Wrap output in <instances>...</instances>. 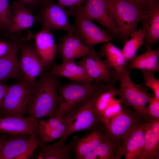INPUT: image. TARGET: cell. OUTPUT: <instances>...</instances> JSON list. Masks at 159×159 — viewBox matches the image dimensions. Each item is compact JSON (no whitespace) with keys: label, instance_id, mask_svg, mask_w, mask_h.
<instances>
[{"label":"cell","instance_id":"4316f807","mask_svg":"<svg viewBox=\"0 0 159 159\" xmlns=\"http://www.w3.org/2000/svg\"><path fill=\"white\" fill-rule=\"evenodd\" d=\"M117 149L109 140L106 139L83 159H120Z\"/></svg>","mask_w":159,"mask_h":159},{"label":"cell","instance_id":"52a82bcc","mask_svg":"<svg viewBox=\"0 0 159 159\" xmlns=\"http://www.w3.org/2000/svg\"><path fill=\"white\" fill-rule=\"evenodd\" d=\"M121 105L122 109L118 114L108 122L102 124L105 136L117 149L124 137L136 127L146 122L130 107L123 104Z\"/></svg>","mask_w":159,"mask_h":159},{"label":"cell","instance_id":"d6986e66","mask_svg":"<svg viewBox=\"0 0 159 159\" xmlns=\"http://www.w3.org/2000/svg\"><path fill=\"white\" fill-rule=\"evenodd\" d=\"M35 46L43 70L49 67L57 56V44L50 31L42 30L34 35Z\"/></svg>","mask_w":159,"mask_h":159},{"label":"cell","instance_id":"f1b7e54d","mask_svg":"<svg viewBox=\"0 0 159 159\" xmlns=\"http://www.w3.org/2000/svg\"><path fill=\"white\" fill-rule=\"evenodd\" d=\"M66 129L65 123L56 128H47L38 125L39 136L42 141L50 142L64 135Z\"/></svg>","mask_w":159,"mask_h":159},{"label":"cell","instance_id":"9a60e30c","mask_svg":"<svg viewBox=\"0 0 159 159\" xmlns=\"http://www.w3.org/2000/svg\"><path fill=\"white\" fill-rule=\"evenodd\" d=\"M7 52L0 57V82L14 79L18 80L22 79L18 64V56L21 44L28 40L30 35L14 37Z\"/></svg>","mask_w":159,"mask_h":159},{"label":"cell","instance_id":"d6a6232c","mask_svg":"<svg viewBox=\"0 0 159 159\" xmlns=\"http://www.w3.org/2000/svg\"><path fill=\"white\" fill-rule=\"evenodd\" d=\"M38 125L47 128H56L64 123L63 117H49L46 120H37Z\"/></svg>","mask_w":159,"mask_h":159},{"label":"cell","instance_id":"4dcf8cb0","mask_svg":"<svg viewBox=\"0 0 159 159\" xmlns=\"http://www.w3.org/2000/svg\"><path fill=\"white\" fill-rule=\"evenodd\" d=\"M141 71L145 87L153 91L154 97L159 99V80L155 77V72L148 70Z\"/></svg>","mask_w":159,"mask_h":159},{"label":"cell","instance_id":"ffe728a7","mask_svg":"<svg viewBox=\"0 0 159 159\" xmlns=\"http://www.w3.org/2000/svg\"><path fill=\"white\" fill-rule=\"evenodd\" d=\"M11 23L6 37L19 33L32 26L35 21L34 15L22 3L14 1L11 4Z\"/></svg>","mask_w":159,"mask_h":159},{"label":"cell","instance_id":"8992f818","mask_svg":"<svg viewBox=\"0 0 159 159\" xmlns=\"http://www.w3.org/2000/svg\"><path fill=\"white\" fill-rule=\"evenodd\" d=\"M80 7L66 10L68 16H73L75 19L72 25V34L91 49H94V46L96 44L110 41L115 39L107 31L96 25L86 16Z\"/></svg>","mask_w":159,"mask_h":159},{"label":"cell","instance_id":"f35d334b","mask_svg":"<svg viewBox=\"0 0 159 159\" xmlns=\"http://www.w3.org/2000/svg\"><path fill=\"white\" fill-rule=\"evenodd\" d=\"M5 37H6L5 36V32L0 25V38L3 39Z\"/></svg>","mask_w":159,"mask_h":159},{"label":"cell","instance_id":"603a6c76","mask_svg":"<svg viewBox=\"0 0 159 159\" xmlns=\"http://www.w3.org/2000/svg\"><path fill=\"white\" fill-rule=\"evenodd\" d=\"M50 70L54 74L63 77L72 81L82 84L93 82L88 76L84 69L74 61L62 62L61 64H52Z\"/></svg>","mask_w":159,"mask_h":159},{"label":"cell","instance_id":"30bf717a","mask_svg":"<svg viewBox=\"0 0 159 159\" xmlns=\"http://www.w3.org/2000/svg\"><path fill=\"white\" fill-rule=\"evenodd\" d=\"M43 142L37 134L10 135L0 151V159H27Z\"/></svg>","mask_w":159,"mask_h":159},{"label":"cell","instance_id":"ba28073f","mask_svg":"<svg viewBox=\"0 0 159 159\" xmlns=\"http://www.w3.org/2000/svg\"><path fill=\"white\" fill-rule=\"evenodd\" d=\"M33 85L22 79L14 84L8 85L1 110L2 117L24 116L32 92Z\"/></svg>","mask_w":159,"mask_h":159},{"label":"cell","instance_id":"836d02e7","mask_svg":"<svg viewBox=\"0 0 159 159\" xmlns=\"http://www.w3.org/2000/svg\"><path fill=\"white\" fill-rule=\"evenodd\" d=\"M46 0H14L24 4L34 14Z\"/></svg>","mask_w":159,"mask_h":159},{"label":"cell","instance_id":"d590c367","mask_svg":"<svg viewBox=\"0 0 159 159\" xmlns=\"http://www.w3.org/2000/svg\"><path fill=\"white\" fill-rule=\"evenodd\" d=\"M9 40H0V57L5 54L9 48L12 39Z\"/></svg>","mask_w":159,"mask_h":159},{"label":"cell","instance_id":"8fae6325","mask_svg":"<svg viewBox=\"0 0 159 159\" xmlns=\"http://www.w3.org/2000/svg\"><path fill=\"white\" fill-rule=\"evenodd\" d=\"M140 29L144 35L145 48H152L159 41V0H148L145 3Z\"/></svg>","mask_w":159,"mask_h":159},{"label":"cell","instance_id":"ac0fdd59","mask_svg":"<svg viewBox=\"0 0 159 159\" xmlns=\"http://www.w3.org/2000/svg\"><path fill=\"white\" fill-rule=\"evenodd\" d=\"M56 44L57 53L60 55L62 62L74 61L95 50L85 45L74 35L69 34L59 38Z\"/></svg>","mask_w":159,"mask_h":159},{"label":"cell","instance_id":"3957f363","mask_svg":"<svg viewBox=\"0 0 159 159\" xmlns=\"http://www.w3.org/2000/svg\"><path fill=\"white\" fill-rule=\"evenodd\" d=\"M108 6L119 31V39L124 43L137 29L145 3L132 0H107Z\"/></svg>","mask_w":159,"mask_h":159},{"label":"cell","instance_id":"5bb4252c","mask_svg":"<svg viewBox=\"0 0 159 159\" xmlns=\"http://www.w3.org/2000/svg\"><path fill=\"white\" fill-rule=\"evenodd\" d=\"M80 8L88 18L97 22L115 38L119 39V31L107 0H86Z\"/></svg>","mask_w":159,"mask_h":159},{"label":"cell","instance_id":"60d3db41","mask_svg":"<svg viewBox=\"0 0 159 159\" xmlns=\"http://www.w3.org/2000/svg\"><path fill=\"white\" fill-rule=\"evenodd\" d=\"M2 117L1 115V112H0V117Z\"/></svg>","mask_w":159,"mask_h":159},{"label":"cell","instance_id":"277c9868","mask_svg":"<svg viewBox=\"0 0 159 159\" xmlns=\"http://www.w3.org/2000/svg\"><path fill=\"white\" fill-rule=\"evenodd\" d=\"M131 72L126 67L120 73H117L119 82L118 99L121 104L132 108L145 122L149 121L147 115V105L150 96L148 93L149 89L135 83L130 77Z\"/></svg>","mask_w":159,"mask_h":159},{"label":"cell","instance_id":"7402d4cb","mask_svg":"<svg viewBox=\"0 0 159 159\" xmlns=\"http://www.w3.org/2000/svg\"><path fill=\"white\" fill-rule=\"evenodd\" d=\"M92 130L83 137L79 138L77 137L74 150L75 159H83L87 155L107 139L103 133L102 124Z\"/></svg>","mask_w":159,"mask_h":159},{"label":"cell","instance_id":"cb8c5ba5","mask_svg":"<svg viewBox=\"0 0 159 159\" xmlns=\"http://www.w3.org/2000/svg\"><path fill=\"white\" fill-rule=\"evenodd\" d=\"M143 53L136 54L127 62V68L129 70L138 69L159 72V48H147Z\"/></svg>","mask_w":159,"mask_h":159},{"label":"cell","instance_id":"f546056e","mask_svg":"<svg viewBox=\"0 0 159 159\" xmlns=\"http://www.w3.org/2000/svg\"><path fill=\"white\" fill-rule=\"evenodd\" d=\"M11 4L9 0H0V25L6 32L10 28L11 23Z\"/></svg>","mask_w":159,"mask_h":159},{"label":"cell","instance_id":"2e32d148","mask_svg":"<svg viewBox=\"0 0 159 159\" xmlns=\"http://www.w3.org/2000/svg\"><path fill=\"white\" fill-rule=\"evenodd\" d=\"M145 122L136 127L121 140L117 150L120 159L123 155L125 159H138L141 154L144 145Z\"/></svg>","mask_w":159,"mask_h":159},{"label":"cell","instance_id":"ab89813d","mask_svg":"<svg viewBox=\"0 0 159 159\" xmlns=\"http://www.w3.org/2000/svg\"><path fill=\"white\" fill-rule=\"evenodd\" d=\"M135 1L140 3H145L148 0H132Z\"/></svg>","mask_w":159,"mask_h":159},{"label":"cell","instance_id":"6da1fadb","mask_svg":"<svg viewBox=\"0 0 159 159\" xmlns=\"http://www.w3.org/2000/svg\"><path fill=\"white\" fill-rule=\"evenodd\" d=\"M59 77L50 70L41 73L33 84L26 107V114L37 120L56 116L59 102Z\"/></svg>","mask_w":159,"mask_h":159},{"label":"cell","instance_id":"484cf974","mask_svg":"<svg viewBox=\"0 0 159 159\" xmlns=\"http://www.w3.org/2000/svg\"><path fill=\"white\" fill-rule=\"evenodd\" d=\"M144 128L145 135L144 148L138 159H159V135L153 132L150 121L145 122Z\"/></svg>","mask_w":159,"mask_h":159},{"label":"cell","instance_id":"9c48e42d","mask_svg":"<svg viewBox=\"0 0 159 159\" xmlns=\"http://www.w3.org/2000/svg\"><path fill=\"white\" fill-rule=\"evenodd\" d=\"M34 16L41 30H61L70 34L73 32V26L66 10L55 3L54 0H46Z\"/></svg>","mask_w":159,"mask_h":159},{"label":"cell","instance_id":"d4e9b609","mask_svg":"<svg viewBox=\"0 0 159 159\" xmlns=\"http://www.w3.org/2000/svg\"><path fill=\"white\" fill-rule=\"evenodd\" d=\"M100 53L102 57H105V60L117 74L120 73L127 67V62L121 50L110 41L103 43L101 47Z\"/></svg>","mask_w":159,"mask_h":159},{"label":"cell","instance_id":"44dd1931","mask_svg":"<svg viewBox=\"0 0 159 159\" xmlns=\"http://www.w3.org/2000/svg\"><path fill=\"white\" fill-rule=\"evenodd\" d=\"M77 137L65 144L61 140L51 145L43 142L36 150L35 156L38 159H70L74 153V145Z\"/></svg>","mask_w":159,"mask_h":159},{"label":"cell","instance_id":"8d00e7d4","mask_svg":"<svg viewBox=\"0 0 159 159\" xmlns=\"http://www.w3.org/2000/svg\"><path fill=\"white\" fill-rule=\"evenodd\" d=\"M8 85L0 82V112L2 108L3 102Z\"/></svg>","mask_w":159,"mask_h":159},{"label":"cell","instance_id":"83f0119b","mask_svg":"<svg viewBox=\"0 0 159 159\" xmlns=\"http://www.w3.org/2000/svg\"><path fill=\"white\" fill-rule=\"evenodd\" d=\"M130 38L126 41L122 52L128 62L136 54L140 47L144 44V35L140 29L137 30L130 36Z\"/></svg>","mask_w":159,"mask_h":159},{"label":"cell","instance_id":"7c38bea8","mask_svg":"<svg viewBox=\"0 0 159 159\" xmlns=\"http://www.w3.org/2000/svg\"><path fill=\"white\" fill-rule=\"evenodd\" d=\"M100 52L94 50L82 58L77 64L82 66L93 82L108 83L117 79V73L112 67L102 58Z\"/></svg>","mask_w":159,"mask_h":159},{"label":"cell","instance_id":"4fadbf2b","mask_svg":"<svg viewBox=\"0 0 159 159\" xmlns=\"http://www.w3.org/2000/svg\"><path fill=\"white\" fill-rule=\"evenodd\" d=\"M29 40L24 42L21 45L18 64L22 79L33 85L43 68L35 45L29 42Z\"/></svg>","mask_w":159,"mask_h":159},{"label":"cell","instance_id":"e575fe53","mask_svg":"<svg viewBox=\"0 0 159 159\" xmlns=\"http://www.w3.org/2000/svg\"><path fill=\"white\" fill-rule=\"evenodd\" d=\"M86 0H57V3L64 9H72L82 6Z\"/></svg>","mask_w":159,"mask_h":159},{"label":"cell","instance_id":"7a4b0ae2","mask_svg":"<svg viewBox=\"0 0 159 159\" xmlns=\"http://www.w3.org/2000/svg\"><path fill=\"white\" fill-rule=\"evenodd\" d=\"M105 84L103 82L87 100L63 116L66 129L61 140L64 142L72 134L81 131L92 130L102 124L95 110V104Z\"/></svg>","mask_w":159,"mask_h":159},{"label":"cell","instance_id":"e0dca14e","mask_svg":"<svg viewBox=\"0 0 159 159\" xmlns=\"http://www.w3.org/2000/svg\"><path fill=\"white\" fill-rule=\"evenodd\" d=\"M0 133L10 135H39L38 120L29 115L0 117Z\"/></svg>","mask_w":159,"mask_h":159},{"label":"cell","instance_id":"74e56055","mask_svg":"<svg viewBox=\"0 0 159 159\" xmlns=\"http://www.w3.org/2000/svg\"><path fill=\"white\" fill-rule=\"evenodd\" d=\"M9 137L10 135L6 133H2L0 134V151Z\"/></svg>","mask_w":159,"mask_h":159},{"label":"cell","instance_id":"1f68e13d","mask_svg":"<svg viewBox=\"0 0 159 159\" xmlns=\"http://www.w3.org/2000/svg\"><path fill=\"white\" fill-rule=\"evenodd\" d=\"M147 115L150 121L159 120V99L150 97Z\"/></svg>","mask_w":159,"mask_h":159},{"label":"cell","instance_id":"5b68a950","mask_svg":"<svg viewBox=\"0 0 159 159\" xmlns=\"http://www.w3.org/2000/svg\"><path fill=\"white\" fill-rule=\"evenodd\" d=\"M103 82H95L82 84L72 81L60 85L58 88L59 102L55 117H62L81 105L95 92Z\"/></svg>","mask_w":159,"mask_h":159}]
</instances>
